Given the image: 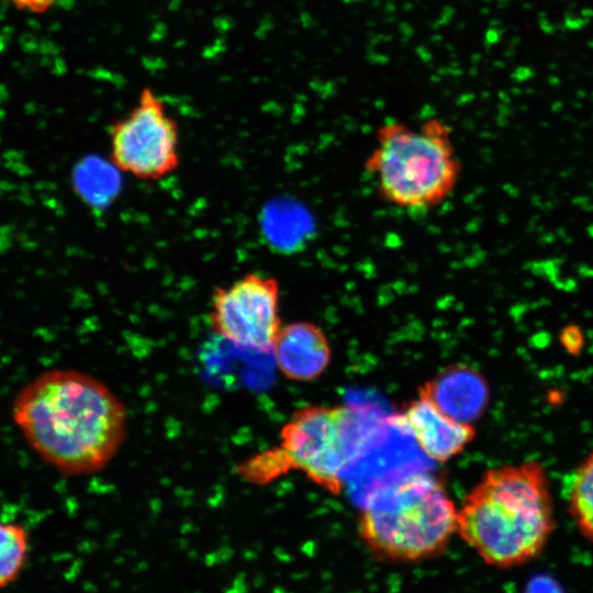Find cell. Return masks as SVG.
Masks as SVG:
<instances>
[{"label": "cell", "mask_w": 593, "mask_h": 593, "mask_svg": "<svg viewBox=\"0 0 593 593\" xmlns=\"http://www.w3.org/2000/svg\"><path fill=\"white\" fill-rule=\"evenodd\" d=\"M12 418L38 457L66 475L102 470L125 436L123 402L102 381L76 369H52L15 395Z\"/></svg>", "instance_id": "cell-1"}, {"label": "cell", "mask_w": 593, "mask_h": 593, "mask_svg": "<svg viewBox=\"0 0 593 593\" xmlns=\"http://www.w3.org/2000/svg\"><path fill=\"white\" fill-rule=\"evenodd\" d=\"M553 527L547 473L536 460L489 469L457 514L459 537L486 564L504 569L536 558Z\"/></svg>", "instance_id": "cell-2"}, {"label": "cell", "mask_w": 593, "mask_h": 593, "mask_svg": "<svg viewBox=\"0 0 593 593\" xmlns=\"http://www.w3.org/2000/svg\"><path fill=\"white\" fill-rule=\"evenodd\" d=\"M457 514L441 481L416 473L367 496L358 533L377 558L418 562L446 549L457 534Z\"/></svg>", "instance_id": "cell-3"}, {"label": "cell", "mask_w": 593, "mask_h": 593, "mask_svg": "<svg viewBox=\"0 0 593 593\" xmlns=\"http://www.w3.org/2000/svg\"><path fill=\"white\" fill-rule=\"evenodd\" d=\"M365 170L373 177L384 202L427 209L452 193L461 161L452 144L451 128L441 120L430 119L415 127L392 121L377 130Z\"/></svg>", "instance_id": "cell-4"}, {"label": "cell", "mask_w": 593, "mask_h": 593, "mask_svg": "<svg viewBox=\"0 0 593 593\" xmlns=\"http://www.w3.org/2000/svg\"><path fill=\"white\" fill-rule=\"evenodd\" d=\"M365 415L349 405L296 410L280 432V447L264 452L272 477L299 470L328 493L343 489L342 474L368 438Z\"/></svg>", "instance_id": "cell-5"}, {"label": "cell", "mask_w": 593, "mask_h": 593, "mask_svg": "<svg viewBox=\"0 0 593 593\" xmlns=\"http://www.w3.org/2000/svg\"><path fill=\"white\" fill-rule=\"evenodd\" d=\"M109 136L113 166L134 178L161 179L179 166L178 124L149 87L125 116L112 122Z\"/></svg>", "instance_id": "cell-6"}, {"label": "cell", "mask_w": 593, "mask_h": 593, "mask_svg": "<svg viewBox=\"0 0 593 593\" xmlns=\"http://www.w3.org/2000/svg\"><path fill=\"white\" fill-rule=\"evenodd\" d=\"M208 320L212 332L234 346L269 353L282 327L279 281L248 272L227 286L216 287Z\"/></svg>", "instance_id": "cell-7"}, {"label": "cell", "mask_w": 593, "mask_h": 593, "mask_svg": "<svg viewBox=\"0 0 593 593\" xmlns=\"http://www.w3.org/2000/svg\"><path fill=\"white\" fill-rule=\"evenodd\" d=\"M394 423L406 429L422 451L437 462L455 458L475 437L472 424L449 417L419 390L417 398L395 416Z\"/></svg>", "instance_id": "cell-8"}, {"label": "cell", "mask_w": 593, "mask_h": 593, "mask_svg": "<svg viewBox=\"0 0 593 593\" xmlns=\"http://www.w3.org/2000/svg\"><path fill=\"white\" fill-rule=\"evenodd\" d=\"M418 390L449 417L470 424L484 413L490 398L485 378L466 363L441 368Z\"/></svg>", "instance_id": "cell-9"}, {"label": "cell", "mask_w": 593, "mask_h": 593, "mask_svg": "<svg viewBox=\"0 0 593 593\" xmlns=\"http://www.w3.org/2000/svg\"><path fill=\"white\" fill-rule=\"evenodd\" d=\"M279 371L293 381L320 377L332 359V347L316 324L298 321L282 326L272 347Z\"/></svg>", "instance_id": "cell-10"}, {"label": "cell", "mask_w": 593, "mask_h": 593, "mask_svg": "<svg viewBox=\"0 0 593 593\" xmlns=\"http://www.w3.org/2000/svg\"><path fill=\"white\" fill-rule=\"evenodd\" d=\"M568 507L579 532L593 541V451L571 477Z\"/></svg>", "instance_id": "cell-11"}, {"label": "cell", "mask_w": 593, "mask_h": 593, "mask_svg": "<svg viewBox=\"0 0 593 593\" xmlns=\"http://www.w3.org/2000/svg\"><path fill=\"white\" fill-rule=\"evenodd\" d=\"M29 548V533L23 525L0 522V589L20 577Z\"/></svg>", "instance_id": "cell-12"}, {"label": "cell", "mask_w": 593, "mask_h": 593, "mask_svg": "<svg viewBox=\"0 0 593 593\" xmlns=\"http://www.w3.org/2000/svg\"><path fill=\"white\" fill-rule=\"evenodd\" d=\"M559 343L568 354L578 356L584 347V332L577 324H568L559 333Z\"/></svg>", "instance_id": "cell-13"}, {"label": "cell", "mask_w": 593, "mask_h": 593, "mask_svg": "<svg viewBox=\"0 0 593 593\" xmlns=\"http://www.w3.org/2000/svg\"><path fill=\"white\" fill-rule=\"evenodd\" d=\"M12 3L20 10L31 11L33 13H43L49 10L56 0H3Z\"/></svg>", "instance_id": "cell-14"}]
</instances>
